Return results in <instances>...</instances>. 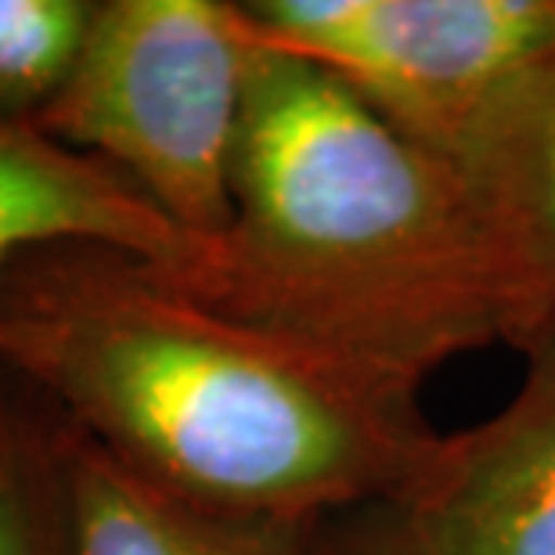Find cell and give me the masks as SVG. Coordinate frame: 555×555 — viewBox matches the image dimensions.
<instances>
[{
  "label": "cell",
  "mask_w": 555,
  "mask_h": 555,
  "mask_svg": "<svg viewBox=\"0 0 555 555\" xmlns=\"http://www.w3.org/2000/svg\"><path fill=\"white\" fill-rule=\"evenodd\" d=\"M0 353L130 469L249 524L379 505L437 443L418 386L231 314L134 260L65 278L0 318Z\"/></svg>",
  "instance_id": "1"
},
{
  "label": "cell",
  "mask_w": 555,
  "mask_h": 555,
  "mask_svg": "<svg viewBox=\"0 0 555 555\" xmlns=\"http://www.w3.org/2000/svg\"><path fill=\"white\" fill-rule=\"evenodd\" d=\"M231 195L228 238L173 285L412 386L465 350L519 347L469 181L318 65L257 43Z\"/></svg>",
  "instance_id": "2"
},
{
  "label": "cell",
  "mask_w": 555,
  "mask_h": 555,
  "mask_svg": "<svg viewBox=\"0 0 555 555\" xmlns=\"http://www.w3.org/2000/svg\"><path fill=\"white\" fill-rule=\"evenodd\" d=\"M253 51L238 4H94L76 69L40 127L124 173L206 263L235 220L231 170Z\"/></svg>",
  "instance_id": "3"
},
{
  "label": "cell",
  "mask_w": 555,
  "mask_h": 555,
  "mask_svg": "<svg viewBox=\"0 0 555 555\" xmlns=\"http://www.w3.org/2000/svg\"><path fill=\"white\" fill-rule=\"evenodd\" d=\"M238 8L260 48L332 73L462 177L555 62V0H253Z\"/></svg>",
  "instance_id": "4"
},
{
  "label": "cell",
  "mask_w": 555,
  "mask_h": 555,
  "mask_svg": "<svg viewBox=\"0 0 555 555\" xmlns=\"http://www.w3.org/2000/svg\"><path fill=\"white\" fill-rule=\"evenodd\" d=\"M527 353L513 401L379 502L361 555H555V336Z\"/></svg>",
  "instance_id": "5"
},
{
  "label": "cell",
  "mask_w": 555,
  "mask_h": 555,
  "mask_svg": "<svg viewBox=\"0 0 555 555\" xmlns=\"http://www.w3.org/2000/svg\"><path fill=\"white\" fill-rule=\"evenodd\" d=\"M43 242H98L184 282L203 253L124 173L0 116V263Z\"/></svg>",
  "instance_id": "6"
},
{
  "label": "cell",
  "mask_w": 555,
  "mask_h": 555,
  "mask_svg": "<svg viewBox=\"0 0 555 555\" xmlns=\"http://www.w3.org/2000/svg\"><path fill=\"white\" fill-rule=\"evenodd\" d=\"M465 181L502 253L519 347L555 336V62L487 144Z\"/></svg>",
  "instance_id": "7"
},
{
  "label": "cell",
  "mask_w": 555,
  "mask_h": 555,
  "mask_svg": "<svg viewBox=\"0 0 555 555\" xmlns=\"http://www.w3.org/2000/svg\"><path fill=\"white\" fill-rule=\"evenodd\" d=\"M69 487L76 555H314L293 527L198 508L108 451H80Z\"/></svg>",
  "instance_id": "8"
},
{
  "label": "cell",
  "mask_w": 555,
  "mask_h": 555,
  "mask_svg": "<svg viewBox=\"0 0 555 555\" xmlns=\"http://www.w3.org/2000/svg\"><path fill=\"white\" fill-rule=\"evenodd\" d=\"M91 18L94 4L83 0H0V116L51 105L76 69Z\"/></svg>",
  "instance_id": "9"
},
{
  "label": "cell",
  "mask_w": 555,
  "mask_h": 555,
  "mask_svg": "<svg viewBox=\"0 0 555 555\" xmlns=\"http://www.w3.org/2000/svg\"><path fill=\"white\" fill-rule=\"evenodd\" d=\"M0 555H29L18 494H15V483H11L4 465H0Z\"/></svg>",
  "instance_id": "10"
}]
</instances>
